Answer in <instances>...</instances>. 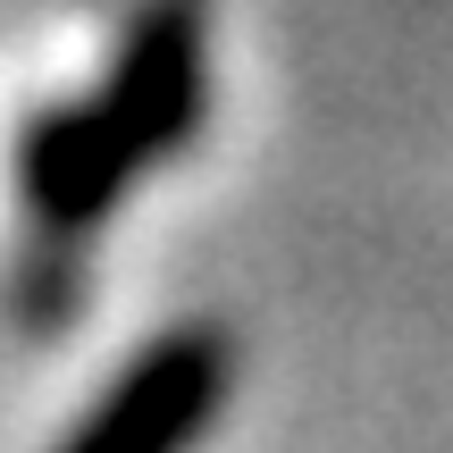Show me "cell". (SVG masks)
<instances>
[{
    "label": "cell",
    "instance_id": "2",
    "mask_svg": "<svg viewBox=\"0 0 453 453\" xmlns=\"http://www.w3.org/2000/svg\"><path fill=\"white\" fill-rule=\"evenodd\" d=\"M101 110H110V127L134 143L143 168L177 160L202 134L211 59H202V9L194 0H151L127 26V42H118V59H110V84H101Z\"/></svg>",
    "mask_w": 453,
    "mask_h": 453
},
{
    "label": "cell",
    "instance_id": "3",
    "mask_svg": "<svg viewBox=\"0 0 453 453\" xmlns=\"http://www.w3.org/2000/svg\"><path fill=\"white\" fill-rule=\"evenodd\" d=\"M134 177H143V160L110 127L101 101H59L17 143V185H26V211L50 243H93Z\"/></svg>",
    "mask_w": 453,
    "mask_h": 453
},
{
    "label": "cell",
    "instance_id": "1",
    "mask_svg": "<svg viewBox=\"0 0 453 453\" xmlns=\"http://www.w3.org/2000/svg\"><path fill=\"white\" fill-rule=\"evenodd\" d=\"M226 387H235V344H226V327L185 319V327H168V336H151L50 453H194L202 428L219 420Z\"/></svg>",
    "mask_w": 453,
    "mask_h": 453
}]
</instances>
